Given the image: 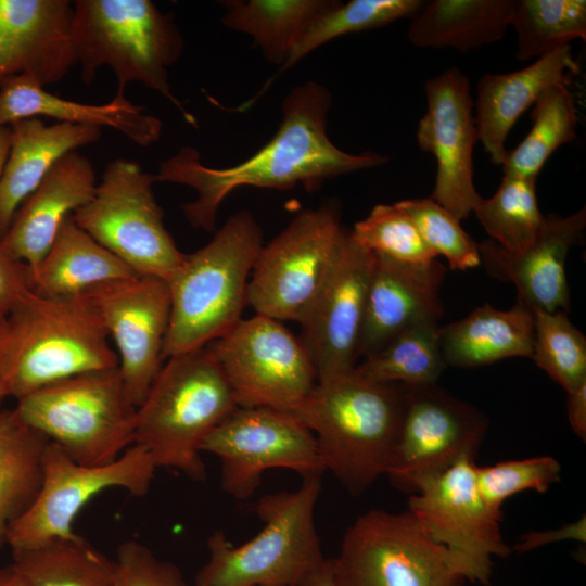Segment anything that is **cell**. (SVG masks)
<instances>
[{
    "label": "cell",
    "mask_w": 586,
    "mask_h": 586,
    "mask_svg": "<svg viewBox=\"0 0 586 586\" xmlns=\"http://www.w3.org/2000/svg\"><path fill=\"white\" fill-rule=\"evenodd\" d=\"M77 64L85 84L110 67L117 94L139 82L170 102L184 120L195 117L174 94L168 69L181 56L183 39L173 14L150 0H76L73 22Z\"/></svg>",
    "instance_id": "8992f818"
},
{
    "label": "cell",
    "mask_w": 586,
    "mask_h": 586,
    "mask_svg": "<svg viewBox=\"0 0 586 586\" xmlns=\"http://www.w3.org/2000/svg\"><path fill=\"white\" fill-rule=\"evenodd\" d=\"M475 467V459L463 457L425 480L409 495L407 510L450 552L466 579L488 585L493 557L512 551L501 535V520L479 494Z\"/></svg>",
    "instance_id": "9a60e30c"
},
{
    "label": "cell",
    "mask_w": 586,
    "mask_h": 586,
    "mask_svg": "<svg viewBox=\"0 0 586 586\" xmlns=\"http://www.w3.org/2000/svg\"><path fill=\"white\" fill-rule=\"evenodd\" d=\"M562 540L586 542V518L581 517L574 522L566 523L561 527L545 531H531L523 534L520 540L511 547L512 552L524 553L548 544Z\"/></svg>",
    "instance_id": "ee69618b"
},
{
    "label": "cell",
    "mask_w": 586,
    "mask_h": 586,
    "mask_svg": "<svg viewBox=\"0 0 586 586\" xmlns=\"http://www.w3.org/2000/svg\"><path fill=\"white\" fill-rule=\"evenodd\" d=\"M486 416L437 385L406 386V404L391 466V483L412 495L425 480L463 457L475 459Z\"/></svg>",
    "instance_id": "2e32d148"
},
{
    "label": "cell",
    "mask_w": 586,
    "mask_h": 586,
    "mask_svg": "<svg viewBox=\"0 0 586 586\" xmlns=\"http://www.w3.org/2000/svg\"><path fill=\"white\" fill-rule=\"evenodd\" d=\"M331 560L335 586H464L467 581L450 552L408 510L359 515Z\"/></svg>",
    "instance_id": "30bf717a"
},
{
    "label": "cell",
    "mask_w": 586,
    "mask_h": 586,
    "mask_svg": "<svg viewBox=\"0 0 586 586\" xmlns=\"http://www.w3.org/2000/svg\"><path fill=\"white\" fill-rule=\"evenodd\" d=\"M114 560V586H188L178 566L137 540L122 543Z\"/></svg>",
    "instance_id": "b9f144b4"
},
{
    "label": "cell",
    "mask_w": 586,
    "mask_h": 586,
    "mask_svg": "<svg viewBox=\"0 0 586 586\" xmlns=\"http://www.w3.org/2000/svg\"><path fill=\"white\" fill-rule=\"evenodd\" d=\"M5 397H9V394H8L4 383L2 382L0 378V405Z\"/></svg>",
    "instance_id": "f907efd6"
},
{
    "label": "cell",
    "mask_w": 586,
    "mask_h": 586,
    "mask_svg": "<svg viewBox=\"0 0 586 586\" xmlns=\"http://www.w3.org/2000/svg\"><path fill=\"white\" fill-rule=\"evenodd\" d=\"M12 556L29 586H114L115 560L77 533L12 550Z\"/></svg>",
    "instance_id": "1f68e13d"
},
{
    "label": "cell",
    "mask_w": 586,
    "mask_h": 586,
    "mask_svg": "<svg viewBox=\"0 0 586 586\" xmlns=\"http://www.w3.org/2000/svg\"><path fill=\"white\" fill-rule=\"evenodd\" d=\"M349 232L360 246L396 262L424 264L437 259L413 221L395 203L375 205Z\"/></svg>",
    "instance_id": "f35d334b"
},
{
    "label": "cell",
    "mask_w": 586,
    "mask_h": 586,
    "mask_svg": "<svg viewBox=\"0 0 586 586\" xmlns=\"http://www.w3.org/2000/svg\"><path fill=\"white\" fill-rule=\"evenodd\" d=\"M424 0H352L333 4L308 26L286 63L277 74L293 67L308 53L344 35L383 27L403 18H411Z\"/></svg>",
    "instance_id": "8d00e7d4"
},
{
    "label": "cell",
    "mask_w": 586,
    "mask_h": 586,
    "mask_svg": "<svg viewBox=\"0 0 586 586\" xmlns=\"http://www.w3.org/2000/svg\"><path fill=\"white\" fill-rule=\"evenodd\" d=\"M405 404L406 385L371 383L352 371L317 382L292 412L315 435L324 470L357 496L386 474Z\"/></svg>",
    "instance_id": "7a4b0ae2"
},
{
    "label": "cell",
    "mask_w": 586,
    "mask_h": 586,
    "mask_svg": "<svg viewBox=\"0 0 586 586\" xmlns=\"http://www.w3.org/2000/svg\"><path fill=\"white\" fill-rule=\"evenodd\" d=\"M298 586H335L332 560L324 559Z\"/></svg>",
    "instance_id": "bcb514c9"
},
{
    "label": "cell",
    "mask_w": 586,
    "mask_h": 586,
    "mask_svg": "<svg viewBox=\"0 0 586 586\" xmlns=\"http://www.w3.org/2000/svg\"><path fill=\"white\" fill-rule=\"evenodd\" d=\"M84 294L115 343L123 385L137 408L165 360L163 352L170 318L168 283L137 275L95 285Z\"/></svg>",
    "instance_id": "ac0fdd59"
},
{
    "label": "cell",
    "mask_w": 586,
    "mask_h": 586,
    "mask_svg": "<svg viewBox=\"0 0 586 586\" xmlns=\"http://www.w3.org/2000/svg\"><path fill=\"white\" fill-rule=\"evenodd\" d=\"M437 321L417 323L375 354L357 364L353 373L378 384L418 386L437 383L447 367L440 345Z\"/></svg>",
    "instance_id": "d6a6232c"
},
{
    "label": "cell",
    "mask_w": 586,
    "mask_h": 586,
    "mask_svg": "<svg viewBox=\"0 0 586 586\" xmlns=\"http://www.w3.org/2000/svg\"><path fill=\"white\" fill-rule=\"evenodd\" d=\"M207 346L238 407L292 411L317 383L314 364L301 337L279 320L257 314L241 319Z\"/></svg>",
    "instance_id": "5bb4252c"
},
{
    "label": "cell",
    "mask_w": 586,
    "mask_h": 586,
    "mask_svg": "<svg viewBox=\"0 0 586 586\" xmlns=\"http://www.w3.org/2000/svg\"><path fill=\"white\" fill-rule=\"evenodd\" d=\"M331 104V92L320 82L297 85L282 100L277 132L247 160L214 168L202 163L198 150L184 145L160 163L155 181L192 188L196 198L183 204L182 212L193 227L213 231L220 204L238 188L285 190L301 183L311 192L328 178L388 162L377 152L354 154L339 149L327 132Z\"/></svg>",
    "instance_id": "6da1fadb"
},
{
    "label": "cell",
    "mask_w": 586,
    "mask_h": 586,
    "mask_svg": "<svg viewBox=\"0 0 586 586\" xmlns=\"http://www.w3.org/2000/svg\"><path fill=\"white\" fill-rule=\"evenodd\" d=\"M534 343L531 358L566 393L586 382V337L564 311L532 309Z\"/></svg>",
    "instance_id": "74e56055"
},
{
    "label": "cell",
    "mask_w": 586,
    "mask_h": 586,
    "mask_svg": "<svg viewBox=\"0 0 586 586\" xmlns=\"http://www.w3.org/2000/svg\"><path fill=\"white\" fill-rule=\"evenodd\" d=\"M561 464L551 456L501 461L475 467L479 494L489 511L502 520L505 501L521 492L546 493L560 481Z\"/></svg>",
    "instance_id": "60d3db41"
},
{
    "label": "cell",
    "mask_w": 586,
    "mask_h": 586,
    "mask_svg": "<svg viewBox=\"0 0 586 586\" xmlns=\"http://www.w3.org/2000/svg\"><path fill=\"white\" fill-rule=\"evenodd\" d=\"M156 469L149 453L138 445L109 463L85 466L49 442L40 488L27 510L10 525L7 543L15 550L72 536L75 519L93 497L110 488L144 496Z\"/></svg>",
    "instance_id": "7c38bea8"
},
{
    "label": "cell",
    "mask_w": 586,
    "mask_h": 586,
    "mask_svg": "<svg viewBox=\"0 0 586 586\" xmlns=\"http://www.w3.org/2000/svg\"><path fill=\"white\" fill-rule=\"evenodd\" d=\"M534 343L533 310L521 301L502 310L484 304L467 317L440 327L446 366L473 368L509 357H531Z\"/></svg>",
    "instance_id": "4316f807"
},
{
    "label": "cell",
    "mask_w": 586,
    "mask_h": 586,
    "mask_svg": "<svg viewBox=\"0 0 586 586\" xmlns=\"http://www.w3.org/2000/svg\"><path fill=\"white\" fill-rule=\"evenodd\" d=\"M579 72L571 44L552 51L528 66L505 74H485L476 85L475 124L479 141L491 162L501 165L507 137L521 115L550 86L569 84Z\"/></svg>",
    "instance_id": "d4e9b609"
},
{
    "label": "cell",
    "mask_w": 586,
    "mask_h": 586,
    "mask_svg": "<svg viewBox=\"0 0 586 586\" xmlns=\"http://www.w3.org/2000/svg\"><path fill=\"white\" fill-rule=\"evenodd\" d=\"M237 407L207 345L171 356L136 408L132 445L144 448L157 468L203 481L202 444Z\"/></svg>",
    "instance_id": "5b68a950"
},
{
    "label": "cell",
    "mask_w": 586,
    "mask_h": 586,
    "mask_svg": "<svg viewBox=\"0 0 586 586\" xmlns=\"http://www.w3.org/2000/svg\"><path fill=\"white\" fill-rule=\"evenodd\" d=\"M374 256L358 349L362 358L417 323L438 322L444 314L440 290L447 268L438 259L409 264Z\"/></svg>",
    "instance_id": "7402d4cb"
},
{
    "label": "cell",
    "mask_w": 586,
    "mask_h": 586,
    "mask_svg": "<svg viewBox=\"0 0 586 586\" xmlns=\"http://www.w3.org/2000/svg\"><path fill=\"white\" fill-rule=\"evenodd\" d=\"M188 586H195V585H193V584H192V585H189V584H188Z\"/></svg>",
    "instance_id": "816d5d0a"
},
{
    "label": "cell",
    "mask_w": 586,
    "mask_h": 586,
    "mask_svg": "<svg viewBox=\"0 0 586 586\" xmlns=\"http://www.w3.org/2000/svg\"><path fill=\"white\" fill-rule=\"evenodd\" d=\"M154 175L133 160L110 161L76 224L139 276L168 281L186 254L166 229L153 191Z\"/></svg>",
    "instance_id": "9c48e42d"
},
{
    "label": "cell",
    "mask_w": 586,
    "mask_h": 586,
    "mask_svg": "<svg viewBox=\"0 0 586 586\" xmlns=\"http://www.w3.org/2000/svg\"><path fill=\"white\" fill-rule=\"evenodd\" d=\"M569 84L547 88L533 105V125L501 164L504 176L537 179L556 150L575 139L578 113Z\"/></svg>",
    "instance_id": "836d02e7"
},
{
    "label": "cell",
    "mask_w": 586,
    "mask_h": 586,
    "mask_svg": "<svg viewBox=\"0 0 586 586\" xmlns=\"http://www.w3.org/2000/svg\"><path fill=\"white\" fill-rule=\"evenodd\" d=\"M410 217L426 245L443 255L451 269L467 270L481 265L479 243L461 227L451 213L431 198L395 203Z\"/></svg>",
    "instance_id": "ab89813d"
},
{
    "label": "cell",
    "mask_w": 586,
    "mask_h": 586,
    "mask_svg": "<svg viewBox=\"0 0 586 586\" xmlns=\"http://www.w3.org/2000/svg\"><path fill=\"white\" fill-rule=\"evenodd\" d=\"M512 7L513 0L424 1L410 18L407 36L417 48L479 49L504 37Z\"/></svg>",
    "instance_id": "f1b7e54d"
},
{
    "label": "cell",
    "mask_w": 586,
    "mask_h": 586,
    "mask_svg": "<svg viewBox=\"0 0 586 586\" xmlns=\"http://www.w3.org/2000/svg\"><path fill=\"white\" fill-rule=\"evenodd\" d=\"M0 586H29L16 568L10 565L0 568Z\"/></svg>",
    "instance_id": "7dc6e473"
},
{
    "label": "cell",
    "mask_w": 586,
    "mask_h": 586,
    "mask_svg": "<svg viewBox=\"0 0 586 586\" xmlns=\"http://www.w3.org/2000/svg\"><path fill=\"white\" fill-rule=\"evenodd\" d=\"M105 327L85 294L29 290L7 317L0 378L16 399L67 378L118 368Z\"/></svg>",
    "instance_id": "3957f363"
},
{
    "label": "cell",
    "mask_w": 586,
    "mask_h": 586,
    "mask_svg": "<svg viewBox=\"0 0 586 586\" xmlns=\"http://www.w3.org/2000/svg\"><path fill=\"white\" fill-rule=\"evenodd\" d=\"M74 2L0 0V85L28 75L41 86L58 84L77 65Z\"/></svg>",
    "instance_id": "ffe728a7"
},
{
    "label": "cell",
    "mask_w": 586,
    "mask_h": 586,
    "mask_svg": "<svg viewBox=\"0 0 586 586\" xmlns=\"http://www.w3.org/2000/svg\"><path fill=\"white\" fill-rule=\"evenodd\" d=\"M320 492L321 477L315 476L294 491L262 496L255 506L262 531L239 546L215 531L193 585L298 586L326 559L315 525Z\"/></svg>",
    "instance_id": "52a82bcc"
},
{
    "label": "cell",
    "mask_w": 586,
    "mask_h": 586,
    "mask_svg": "<svg viewBox=\"0 0 586 586\" xmlns=\"http://www.w3.org/2000/svg\"><path fill=\"white\" fill-rule=\"evenodd\" d=\"M262 246L259 224L241 211L229 216L208 243L186 255L167 281L170 318L164 359L211 344L242 319Z\"/></svg>",
    "instance_id": "277c9868"
},
{
    "label": "cell",
    "mask_w": 586,
    "mask_h": 586,
    "mask_svg": "<svg viewBox=\"0 0 586 586\" xmlns=\"http://www.w3.org/2000/svg\"><path fill=\"white\" fill-rule=\"evenodd\" d=\"M9 154L0 177V237L20 205L67 153L98 142L102 129L26 118L10 125Z\"/></svg>",
    "instance_id": "484cf974"
},
{
    "label": "cell",
    "mask_w": 586,
    "mask_h": 586,
    "mask_svg": "<svg viewBox=\"0 0 586 586\" xmlns=\"http://www.w3.org/2000/svg\"><path fill=\"white\" fill-rule=\"evenodd\" d=\"M568 419L573 432L586 441V382L568 393Z\"/></svg>",
    "instance_id": "f6af8a7d"
},
{
    "label": "cell",
    "mask_w": 586,
    "mask_h": 586,
    "mask_svg": "<svg viewBox=\"0 0 586 586\" xmlns=\"http://www.w3.org/2000/svg\"><path fill=\"white\" fill-rule=\"evenodd\" d=\"M536 180L504 176L497 191L482 198L473 211L489 240L510 253L528 249L543 225Z\"/></svg>",
    "instance_id": "d590c367"
},
{
    "label": "cell",
    "mask_w": 586,
    "mask_h": 586,
    "mask_svg": "<svg viewBox=\"0 0 586 586\" xmlns=\"http://www.w3.org/2000/svg\"><path fill=\"white\" fill-rule=\"evenodd\" d=\"M334 0H228L221 22L225 27L252 37L266 60L286 63L310 23Z\"/></svg>",
    "instance_id": "f546056e"
},
{
    "label": "cell",
    "mask_w": 586,
    "mask_h": 586,
    "mask_svg": "<svg viewBox=\"0 0 586 586\" xmlns=\"http://www.w3.org/2000/svg\"><path fill=\"white\" fill-rule=\"evenodd\" d=\"M204 451L219 458L220 486L238 500L255 493L267 470L303 479L326 471L313 432L294 412L271 407H237L205 438Z\"/></svg>",
    "instance_id": "4fadbf2b"
},
{
    "label": "cell",
    "mask_w": 586,
    "mask_h": 586,
    "mask_svg": "<svg viewBox=\"0 0 586 586\" xmlns=\"http://www.w3.org/2000/svg\"><path fill=\"white\" fill-rule=\"evenodd\" d=\"M27 271L30 290L50 297L77 296L95 285L137 276L84 231L73 215L63 222L41 260Z\"/></svg>",
    "instance_id": "83f0119b"
},
{
    "label": "cell",
    "mask_w": 586,
    "mask_h": 586,
    "mask_svg": "<svg viewBox=\"0 0 586 586\" xmlns=\"http://www.w3.org/2000/svg\"><path fill=\"white\" fill-rule=\"evenodd\" d=\"M347 231L334 203L300 212L262 246L247 284V305L257 315L297 321L320 288Z\"/></svg>",
    "instance_id": "8fae6325"
},
{
    "label": "cell",
    "mask_w": 586,
    "mask_h": 586,
    "mask_svg": "<svg viewBox=\"0 0 586 586\" xmlns=\"http://www.w3.org/2000/svg\"><path fill=\"white\" fill-rule=\"evenodd\" d=\"M11 142L10 126H0V177L5 164Z\"/></svg>",
    "instance_id": "c3c4849f"
},
{
    "label": "cell",
    "mask_w": 586,
    "mask_h": 586,
    "mask_svg": "<svg viewBox=\"0 0 586 586\" xmlns=\"http://www.w3.org/2000/svg\"><path fill=\"white\" fill-rule=\"evenodd\" d=\"M375 256L349 230L320 288L297 322L317 382L351 373L357 366L368 288Z\"/></svg>",
    "instance_id": "e0dca14e"
},
{
    "label": "cell",
    "mask_w": 586,
    "mask_h": 586,
    "mask_svg": "<svg viewBox=\"0 0 586 586\" xmlns=\"http://www.w3.org/2000/svg\"><path fill=\"white\" fill-rule=\"evenodd\" d=\"M49 442L15 408L0 410V547L7 543L10 525L27 510L40 488Z\"/></svg>",
    "instance_id": "4dcf8cb0"
},
{
    "label": "cell",
    "mask_w": 586,
    "mask_h": 586,
    "mask_svg": "<svg viewBox=\"0 0 586 586\" xmlns=\"http://www.w3.org/2000/svg\"><path fill=\"white\" fill-rule=\"evenodd\" d=\"M424 92L426 111L418 124L417 141L437 164L431 199L461 221L482 199L473 182L479 133L470 80L453 66L429 79Z\"/></svg>",
    "instance_id": "d6986e66"
},
{
    "label": "cell",
    "mask_w": 586,
    "mask_h": 586,
    "mask_svg": "<svg viewBox=\"0 0 586 586\" xmlns=\"http://www.w3.org/2000/svg\"><path fill=\"white\" fill-rule=\"evenodd\" d=\"M5 335H7V318L0 317V357H1L3 346H4Z\"/></svg>",
    "instance_id": "681fc988"
},
{
    "label": "cell",
    "mask_w": 586,
    "mask_h": 586,
    "mask_svg": "<svg viewBox=\"0 0 586 586\" xmlns=\"http://www.w3.org/2000/svg\"><path fill=\"white\" fill-rule=\"evenodd\" d=\"M97 184L87 156L78 151L64 155L20 205L1 237L7 251L28 269L34 268L66 218L92 199Z\"/></svg>",
    "instance_id": "603a6c76"
},
{
    "label": "cell",
    "mask_w": 586,
    "mask_h": 586,
    "mask_svg": "<svg viewBox=\"0 0 586 586\" xmlns=\"http://www.w3.org/2000/svg\"><path fill=\"white\" fill-rule=\"evenodd\" d=\"M586 207L562 217L545 215L534 243L510 253L492 240L479 243L481 264L494 278L515 285L518 300L531 309L570 310L565 262L570 250L584 240Z\"/></svg>",
    "instance_id": "44dd1931"
},
{
    "label": "cell",
    "mask_w": 586,
    "mask_h": 586,
    "mask_svg": "<svg viewBox=\"0 0 586 586\" xmlns=\"http://www.w3.org/2000/svg\"><path fill=\"white\" fill-rule=\"evenodd\" d=\"M510 26L517 33V59H539L586 39V1L513 0Z\"/></svg>",
    "instance_id": "e575fe53"
},
{
    "label": "cell",
    "mask_w": 586,
    "mask_h": 586,
    "mask_svg": "<svg viewBox=\"0 0 586 586\" xmlns=\"http://www.w3.org/2000/svg\"><path fill=\"white\" fill-rule=\"evenodd\" d=\"M29 290L26 265L12 257L0 237V317L7 318Z\"/></svg>",
    "instance_id": "7bdbcfd3"
},
{
    "label": "cell",
    "mask_w": 586,
    "mask_h": 586,
    "mask_svg": "<svg viewBox=\"0 0 586 586\" xmlns=\"http://www.w3.org/2000/svg\"><path fill=\"white\" fill-rule=\"evenodd\" d=\"M48 117L58 123L111 128L139 146L155 143L163 129L162 120L125 94L102 104H88L50 93L34 77L17 75L0 85V126L26 118Z\"/></svg>",
    "instance_id": "cb8c5ba5"
},
{
    "label": "cell",
    "mask_w": 586,
    "mask_h": 586,
    "mask_svg": "<svg viewBox=\"0 0 586 586\" xmlns=\"http://www.w3.org/2000/svg\"><path fill=\"white\" fill-rule=\"evenodd\" d=\"M16 400L28 425L81 464L109 463L133 444L136 408L118 368L74 375Z\"/></svg>",
    "instance_id": "ba28073f"
}]
</instances>
